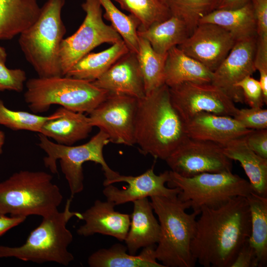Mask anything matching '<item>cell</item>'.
<instances>
[{
	"instance_id": "obj_1",
	"label": "cell",
	"mask_w": 267,
	"mask_h": 267,
	"mask_svg": "<svg viewBox=\"0 0 267 267\" xmlns=\"http://www.w3.org/2000/svg\"><path fill=\"white\" fill-rule=\"evenodd\" d=\"M191 243L195 261L204 267H230L251 231L245 197L233 198L215 208H201Z\"/></svg>"
},
{
	"instance_id": "obj_2",
	"label": "cell",
	"mask_w": 267,
	"mask_h": 267,
	"mask_svg": "<svg viewBox=\"0 0 267 267\" xmlns=\"http://www.w3.org/2000/svg\"><path fill=\"white\" fill-rule=\"evenodd\" d=\"M188 137L167 85L138 99L134 139L141 153L165 160Z\"/></svg>"
},
{
	"instance_id": "obj_3",
	"label": "cell",
	"mask_w": 267,
	"mask_h": 267,
	"mask_svg": "<svg viewBox=\"0 0 267 267\" xmlns=\"http://www.w3.org/2000/svg\"><path fill=\"white\" fill-rule=\"evenodd\" d=\"M150 198L160 228L158 245L155 249L156 259L165 267H194L196 262L190 247L196 231V217L200 211L186 213L190 206L178 196Z\"/></svg>"
},
{
	"instance_id": "obj_4",
	"label": "cell",
	"mask_w": 267,
	"mask_h": 267,
	"mask_svg": "<svg viewBox=\"0 0 267 267\" xmlns=\"http://www.w3.org/2000/svg\"><path fill=\"white\" fill-rule=\"evenodd\" d=\"M72 198L68 199L63 211L58 210L43 217L41 223L33 230L23 245L18 247L0 245V258L14 257L38 264L55 262L68 266L74 259L68 250L73 236L67 228L73 217L80 220L81 213L71 211Z\"/></svg>"
},
{
	"instance_id": "obj_5",
	"label": "cell",
	"mask_w": 267,
	"mask_h": 267,
	"mask_svg": "<svg viewBox=\"0 0 267 267\" xmlns=\"http://www.w3.org/2000/svg\"><path fill=\"white\" fill-rule=\"evenodd\" d=\"M65 0H47L36 21L19 35L18 43L39 77L63 76L59 54L66 33L61 18Z\"/></svg>"
},
{
	"instance_id": "obj_6",
	"label": "cell",
	"mask_w": 267,
	"mask_h": 267,
	"mask_svg": "<svg viewBox=\"0 0 267 267\" xmlns=\"http://www.w3.org/2000/svg\"><path fill=\"white\" fill-rule=\"evenodd\" d=\"M52 176L21 170L0 182V213L12 217H43L58 210L63 197Z\"/></svg>"
},
{
	"instance_id": "obj_7",
	"label": "cell",
	"mask_w": 267,
	"mask_h": 267,
	"mask_svg": "<svg viewBox=\"0 0 267 267\" xmlns=\"http://www.w3.org/2000/svg\"><path fill=\"white\" fill-rule=\"evenodd\" d=\"M26 86L25 101L36 114L47 111L54 104L89 114L109 92L92 82L66 76L31 78Z\"/></svg>"
},
{
	"instance_id": "obj_8",
	"label": "cell",
	"mask_w": 267,
	"mask_h": 267,
	"mask_svg": "<svg viewBox=\"0 0 267 267\" xmlns=\"http://www.w3.org/2000/svg\"><path fill=\"white\" fill-rule=\"evenodd\" d=\"M38 145L47 154L43 159L45 167L52 174H57L56 161L59 160L61 171L67 181L72 198L84 189L83 165L85 162L91 161L100 164L105 177L104 180H109L119 174L112 170L104 159L103 148L110 142L108 135L101 130L88 142L77 146L52 142L41 133L38 134Z\"/></svg>"
},
{
	"instance_id": "obj_9",
	"label": "cell",
	"mask_w": 267,
	"mask_h": 267,
	"mask_svg": "<svg viewBox=\"0 0 267 267\" xmlns=\"http://www.w3.org/2000/svg\"><path fill=\"white\" fill-rule=\"evenodd\" d=\"M169 187H177L178 197L187 202L194 211L215 208L238 197H247L253 192L249 181L232 171L203 173L191 177H182L169 171Z\"/></svg>"
},
{
	"instance_id": "obj_10",
	"label": "cell",
	"mask_w": 267,
	"mask_h": 267,
	"mask_svg": "<svg viewBox=\"0 0 267 267\" xmlns=\"http://www.w3.org/2000/svg\"><path fill=\"white\" fill-rule=\"evenodd\" d=\"M82 7L86 13L82 24L74 34L64 39L60 45L59 59L63 76L95 47L123 40L111 25L104 22L99 0H85Z\"/></svg>"
},
{
	"instance_id": "obj_11",
	"label": "cell",
	"mask_w": 267,
	"mask_h": 267,
	"mask_svg": "<svg viewBox=\"0 0 267 267\" xmlns=\"http://www.w3.org/2000/svg\"><path fill=\"white\" fill-rule=\"evenodd\" d=\"M169 91L184 123L202 112L234 117L239 109L222 89L211 83L184 82L169 87Z\"/></svg>"
},
{
	"instance_id": "obj_12",
	"label": "cell",
	"mask_w": 267,
	"mask_h": 267,
	"mask_svg": "<svg viewBox=\"0 0 267 267\" xmlns=\"http://www.w3.org/2000/svg\"><path fill=\"white\" fill-rule=\"evenodd\" d=\"M138 99L127 94L109 92L89 117L91 126L103 131L109 142L135 144L134 126Z\"/></svg>"
},
{
	"instance_id": "obj_13",
	"label": "cell",
	"mask_w": 267,
	"mask_h": 267,
	"mask_svg": "<svg viewBox=\"0 0 267 267\" xmlns=\"http://www.w3.org/2000/svg\"><path fill=\"white\" fill-rule=\"evenodd\" d=\"M171 171L184 177L203 173L231 171L232 160L222 146L188 137L166 160Z\"/></svg>"
},
{
	"instance_id": "obj_14",
	"label": "cell",
	"mask_w": 267,
	"mask_h": 267,
	"mask_svg": "<svg viewBox=\"0 0 267 267\" xmlns=\"http://www.w3.org/2000/svg\"><path fill=\"white\" fill-rule=\"evenodd\" d=\"M169 179V171L157 175L152 166L137 176L118 174L109 180H104L105 188L102 192L107 200L116 206L149 197H177L180 190L177 187H166L165 183Z\"/></svg>"
},
{
	"instance_id": "obj_15",
	"label": "cell",
	"mask_w": 267,
	"mask_h": 267,
	"mask_svg": "<svg viewBox=\"0 0 267 267\" xmlns=\"http://www.w3.org/2000/svg\"><path fill=\"white\" fill-rule=\"evenodd\" d=\"M236 40L228 31L211 23H199L177 46L184 53L214 72L228 55Z\"/></svg>"
},
{
	"instance_id": "obj_16",
	"label": "cell",
	"mask_w": 267,
	"mask_h": 267,
	"mask_svg": "<svg viewBox=\"0 0 267 267\" xmlns=\"http://www.w3.org/2000/svg\"><path fill=\"white\" fill-rule=\"evenodd\" d=\"M256 36L238 40L223 61L213 72L212 84L222 89L234 102L243 103L237 83L256 71Z\"/></svg>"
},
{
	"instance_id": "obj_17",
	"label": "cell",
	"mask_w": 267,
	"mask_h": 267,
	"mask_svg": "<svg viewBox=\"0 0 267 267\" xmlns=\"http://www.w3.org/2000/svg\"><path fill=\"white\" fill-rule=\"evenodd\" d=\"M187 136L222 146L244 136L252 130L244 127L234 118L202 112L184 123Z\"/></svg>"
},
{
	"instance_id": "obj_18",
	"label": "cell",
	"mask_w": 267,
	"mask_h": 267,
	"mask_svg": "<svg viewBox=\"0 0 267 267\" xmlns=\"http://www.w3.org/2000/svg\"><path fill=\"white\" fill-rule=\"evenodd\" d=\"M115 204L110 201L96 200L93 205L81 213L80 220L85 221L77 230V233L85 237L96 233L115 237L125 241L130 224L131 215L115 210Z\"/></svg>"
},
{
	"instance_id": "obj_19",
	"label": "cell",
	"mask_w": 267,
	"mask_h": 267,
	"mask_svg": "<svg viewBox=\"0 0 267 267\" xmlns=\"http://www.w3.org/2000/svg\"><path fill=\"white\" fill-rule=\"evenodd\" d=\"M92 83L109 92L127 94L137 99L145 96L137 54L130 51L119 58Z\"/></svg>"
},
{
	"instance_id": "obj_20",
	"label": "cell",
	"mask_w": 267,
	"mask_h": 267,
	"mask_svg": "<svg viewBox=\"0 0 267 267\" xmlns=\"http://www.w3.org/2000/svg\"><path fill=\"white\" fill-rule=\"evenodd\" d=\"M133 202V211L125 241L129 253L135 255L139 249L154 246L158 243L160 228L148 198Z\"/></svg>"
},
{
	"instance_id": "obj_21",
	"label": "cell",
	"mask_w": 267,
	"mask_h": 267,
	"mask_svg": "<svg viewBox=\"0 0 267 267\" xmlns=\"http://www.w3.org/2000/svg\"><path fill=\"white\" fill-rule=\"evenodd\" d=\"M54 116L43 125L40 133L58 144L72 145L86 138L93 127L89 117L63 107L58 108Z\"/></svg>"
},
{
	"instance_id": "obj_22",
	"label": "cell",
	"mask_w": 267,
	"mask_h": 267,
	"mask_svg": "<svg viewBox=\"0 0 267 267\" xmlns=\"http://www.w3.org/2000/svg\"><path fill=\"white\" fill-rule=\"evenodd\" d=\"M222 147L224 154L229 159L240 163L253 192L267 197V159L251 149L243 137L233 140Z\"/></svg>"
},
{
	"instance_id": "obj_23",
	"label": "cell",
	"mask_w": 267,
	"mask_h": 267,
	"mask_svg": "<svg viewBox=\"0 0 267 267\" xmlns=\"http://www.w3.org/2000/svg\"><path fill=\"white\" fill-rule=\"evenodd\" d=\"M213 72L177 46L168 52L165 66V84L169 87L184 82L211 83Z\"/></svg>"
},
{
	"instance_id": "obj_24",
	"label": "cell",
	"mask_w": 267,
	"mask_h": 267,
	"mask_svg": "<svg viewBox=\"0 0 267 267\" xmlns=\"http://www.w3.org/2000/svg\"><path fill=\"white\" fill-rule=\"evenodd\" d=\"M41 11L37 0H0V40H10L33 24Z\"/></svg>"
},
{
	"instance_id": "obj_25",
	"label": "cell",
	"mask_w": 267,
	"mask_h": 267,
	"mask_svg": "<svg viewBox=\"0 0 267 267\" xmlns=\"http://www.w3.org/2000/svg\"><path fill=\"white\" fill-rule=\"evenodd\" d=\"M155 248V245L144 247L135 255L127 253L126 246L116 243L91 254L88 263L90 267H165L157 262Z\"/></svg>"
},
{
	"instance_id": "obj_26",
	"label": "cell",
	"mask_w": 267,
	"mask_h": 267,
	"mask_svg": "<svg viewBox=\"0 0 267 267\" xmlns=\"http://www.w3.org/2000/svg\"><path fill=\"white\" fill-rule=\"evenodd\" d=\"M199 23L219 25L230 32L236 41L256 36V18L251 1L237 8L216 9L202 18Z\"/></svg>"
},
{
	"instance_id": "obj_27",
	"label": "cell",
	"mask_w": 267,
	"mask_h": 267,
	"mask_svg": "<svg viewBox=\"0 0 267 267\" xmlns=\"http://www.w3.org/2000/svg\"><path fill=\"white\" fill-rule=\"evenodd\" d=\"M138 36L146 39L153 50L161 54H167L173 47L182 44L191 34L184 22L172 15L168 19L155 23L145 30H137Z\"/></svg>"
},
{
	"instance_id": "obj_28",
	"label": "cell",
	"mask_w": 267,
	"mask_h": 267,
	"mask_svg": "<svg viewBox=\"0 0 267 267\" xmlns=\"http://www.w3.org/2000/svg\"><path fill=\"white\" fill-rule=\"evenodd\" d=\"M129 50L123 40L102 51L89 53L77 62L65 75L92 82L101 77Z\"/></svg>"
},
{
	"instance_id": "obj_29",
	"label": "cell",
	"mask_w": 267,
	"mask_h": 267,
	"mask_svg": "<svg viewBox=\"0 0 267 267\" xmlns=\"http://www.w3.org/2000/svg\"><path fill=\"white\" fill-rule=\"evenodd\" d=\"M246 198L251 216L248 241L255 253L258 267H265L267 265V197L253 192Z\"/></svg>"
},
{
	"instance_id": "obj_30",
	"label": "cell",
	"mask_w": 267,
	"mask_h": 267,
	"mask_svg": "<svg viewBox=\"0 0 267 267\" xmlns=\"http://www.w3.org/2000/svg\"><path fill=\"white\" fill-rule=\"evenodd\" d=\"M138 43L137 58L146 95L165 84V66L167 54L157 53L146 39L139 36Z\"/></svg>"
},
{
	"instance_id": "obj_31",
	"label": "cell",
	"mask_w": 267,
	"mask_h": 267,
	"mask_svg": "<svg viewBox=\"0 0 267 267\" xmlns=\"http://www.w3.org/2000/svg\"><path fill=\"white\" fill-rule=\"evenodd\" d=\"M105 10L103 17L111 23V26L120 35L129 51L137 54L139 51L137 29L139 20L130 14L126 15L113 3L111 0H99Z\"/></svg>"
},
{
	"instance_id": "obj_32",
	"label": "cell",
	"mask_w": 267,
	"mask_h": 267,
	"mask_svg": "<svg viewBox=\"0 0 267 267\" xmlns=\"http://www.w3.org/2000/svg\"><path fill=\"white\" fill-rule=\"evenodd\" d=\"M114 0L139 20L140 26L137 30L146 29L152 24L163 21L172 16L163 0Z\"/></svg>"
},
{
	"instance_id": "obj_33",
	"label": "cell",
	"mask_w": 267,
	"mask_h": 267,
	"mask_svg": "<svg viewBox=\"0 0 267 267\" xmlns=\"http://www.w3.org/2000/svg\"><path fill=\"white\" fill-rule=\"evenodd\" d=\"M172 15L183 20L191 33L199 20L217 9L219 0H163Z\"/></svg>"
},
{
	"instance_id": "obj_34",
	"label": "cell",
	"mask_w": 267,
	"mask_h": 267,
	"mask_svg": "<svg viewBox=\"0 0 267 267\" xmlns=\"http://www.w3.org/2000/svg\"><path fill=\"white\" fill-rule=\"evenodd\" d=\"M53 116L54 113L43 116L26 111L12 110L7 108L0 99V125L12 130L40 133L44 123Z\"/></svg>"
},
{
	"instance_id": "obj_35",
	"label": "cell",
	"mask_w": 267,
	"mask_h": 267,
	"mask_svg": "<svg viewBox=\"0 0 267 267\" xmlns=\"http://www.w3.org/2000/svg\"><path fill=\"white\" fill-rule=\"evenodd\" d=\"M6 58L5 49L0 46V91L21 92L27 79L26 74L21 69L8 68L5 65Z\"/></svg>"
},
{
	"instance_id": "obj_36",
	"label": "cell",
	"mask_w": 267,
	"mask_h": 267,
	"mask_svg": "<svg viewBox=\"0 0 267 267\" xmlns=\"http://www.w3.org/2000/svg\"><path fill=\"white\" fill-rule=\"evenodd\" d=\"M233 118L248 129H267V109L262 107L239 109Z\"/></svg>"
},
{
	"instance_id": "obj_37",
	"label": "cell",
	"mask_w": 267,
	"mask_h": 267,
	"mask_svg": "<svg viewBox=\"0 0 267 267\" xmlns=\"http://www.w3.org/2000/svg\"><path fill=\"white\" fill-rule=\"evenodd\" d=\"M236 87L242 90L244 101L250 107H262L265 104L259 80L248 76L237 83Z\"/></svg>"
},
{
	"instance_id": "obj_38",
	"label": "cell",
	"mask_w": 267,
	"mask_h": 267,
	"mask_svg": "<svg viewBox=\"0 0 267 267\" xmlns=\"http://www.w3.org/2000/svg\"><path fill=\"white\" fill-rule=\"evenodd\" d=\"M256 22V44L267 45V0H251Z\"/></svg>"
},
{
	"instance_id": "obj_39",
	"label": "cell",
	"mask_w": 267,
	"mask_h": 267,
	"mask_svg": "<svg viewBox=\"0 0 267 267\" xmlns=\"http://www.w3.org/2000/svg\"><path fill=\"white\" fill-rule=\"evenodd\" d=\"M243 138L255 153L267 159V129L252 130Z\"/></svg>"
},
{
	"instance_id": "obj_40",
	"label": "cell",
	"mask_w": 267,
	"mask_h": 267,
	"mask_svg": "<svg viewBox=\"0 0 267 267\" xmlns=\"http://www.w3.org/2000/svg\"><path fill=\"white\" fill-rule=\"evenodd\" d=\"M248 239L238 251L230 267H258L255 253Z\"/></svg>"
},
{
	"instance_id": "obj_41",
	"label": "cell",
	"mask_w": 267,
	"mask_h": 267,
	"mask_svg": "<svg viewBox=\"0 0 267 267\" xmlns=\"http://www.w3.org/2000/svg\"><path fill=\"white\" fill-rule=\"evenodd\" d=\"M26 219V217H8L0 213V236L24 222Z\"/></svg>"
},
{
	"instance_id": "obj_42",
	"label": "cell",
	"mask_w": 267,
	"mask_h": 267,
	"mask_svg": "<svg viewBox=\"0 0 267 267\" xmlns=\"http://www.w3.org/2000/svg\"><path fill=\"white\" fill-rule=\"evenodd\" d=\"M252 0H219L217 9H234L244 6Z\"/></svg>"
},
{
	"instance_id": "obj_43",
	"label": "cell",
	"mask_w": 267,
	"mask_h": 267,
	"mask_svg": "<svg viewBox=\"0 0 267 267\" xmlns=\"http://www.w3.org/2000/svg\"><path fill=\"white\" fill-rule=\"evenodd\" d=\"M5 137L4 132L0 130V155L2 153V147L5 141Z\"/></svg>"
}]
</instances>
